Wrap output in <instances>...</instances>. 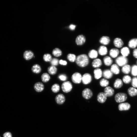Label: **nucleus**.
<instances>
[{
	"label": "nucleus",
	"instance_id": "obj_1",
	"mask_svg": "<svg viewBox=\"0 0 137 137\" xmlns=\"http://www.w3.org/2000/svg\"><path fill=\"white\" fill-rule=\"evenodd\" d=\"M75 62L78 66L81 68L86 67L89 64V57L85 54L79 55L76 57Z\"/></svg>",
	"mask_w": 137,
	"mask_h": 137
},
{
	"label": "nucleus",
	"instance_id": "obj_2",
	"mask_svg": "<svg viewBox=\"0 0 137 137\" xmlns=\"http://www.w3.org/2000/svg\"><path fill=\"white\" fill-rule=\"evenodd\" d=\"M128 96L126 94L122 92L117 93L115 95L114 98L116 102L118 103H120L126 101L127 99Z\"/></svg>",
	"mask_w": 137,
	"mask_h": 137
},
{
	"label": "nucleus",
	"instance_id": "obj_3",
	"mask_svg": "<svg viewBox=\"0 0 137 137\" xmlns=\"http://www.w3.org/2000/svg\"><path fill=\"white\" fill-rule=\"evenodd\" d=\"M128 61L126 57L121 56L117 57L115 62L119 66L123 67L128 64Z\"/></svg>",
	"mask_w": 137,
	"mask_h": 137
},
{
	"label": "nucleus",
	"instance_id": "obj_4",
	"mask_svg": "<svg viewBox=\"0 0 137 137\" xmlns=\"http://www.w3.org/2000/svg\"><path fill=\"white\" fill-rule=\"evenodd\" d=\"M73 88L72 85L69 81H66L63 83L62 85L63 91L65 93H68L70 92Z\"/></svg>",
	"mask_w": 137,
	"mask_h": 137
},
{
	"label": "nucleus",
	"instance_id": "obj_5",
	"mask_svg": "<svg viewBox=\"0 0 137 137\" xmlns=\"http://www.w3.org/2000/svg\"><path fill=\"white\" fill-rule=\"evenodd\" d=\"M82 76L80 73L76 72L73 73L71 76L72 82L75 84H80L82 82Z\"/></svg>",
	"mask_w": 137,
	"mask_h": 137
},
{
	"label": "nucleus",
	"instance_id": "obj_6",
	"mask_svg": "<svg viewBox=\"0 0 137 137\" xmlns=\"http://www.w3.org/2000/svg\"><path fill=\"white\" fill-rule=\"evenodd\" d=\"M92 77L89 73L84 74L82 76V82L85 85H87L90 84L92 82Z\"/></svg>",
	"mask_w": 137,
	"mask_h": 137
},
{
	"label": "nucleus",
	"instance_id": "obj_7",
	"mask_svg": "<svg viewBox=\"0 0 137 137\" xmlns=\"http://www.w3.org/2000/svg\"><path fill=\"white\" fill-rule=\"evenodd\" d=\"M82 94L84 98L88 100L91 99L93 94L92 91L90 89L86 88L83 91Z\"/></svg>",
	"mask_w": 137,
	"mask_h": 137
},
{
	"label": "nucleus",
	"instance_id": "obj_8",
	"mask_svg": "<svg viewBox=\"0 0 137 137\" xmlns=\"http://www.w3.org/2000/svg\"><path fill=\"white\" fill-rule=\"evenodd\" d=\"M65 97L64 95L60 94L57 95L55 97V100L56 103L58 104L62 105L65 102Z\"/></svg>",
	"mask_w": 137,
	"mask_h": 137
},
{
	"label": "nucleus",
	"instance_id": "obj_9",
	"mask_svg": "<svg viewBox=\"0 0 137 137\" xmlns=\"http://www.w3.org/2000/svg\"><path fill=\"white\" fill-rule=\"evenodd\" d=\"M104 92L107 97H110L113 95L114 91L113 88L111 87L107 86L105 88Z\"/></svg>",
	"mask_w": 137,
	"mask_h": 137
},
{
	"label": "nucleus",
	"instance_id": "obj_10",
	"mask_svg": "<svg viewBox=\"0 0 137 137\" xmlns=\"http://www.w3.org/2000/svg\"><path fill=\"white\" fill-rule=\"evenodd\" d=\"M86 41V38L83 35H80L78 36L76 40V43L78 45H82L84 44Z\"/></svg>",
	"mask_w": 137,
	"mask_h": 137
},
{
	"label": "nucleus",
	"instance_id": "obj_11",
	"mask_svg": "<svg viewBox=\"0 0 137 137\" xmlns=\"http://www.w3.org/2000/svg\"><path fill=\"white\" fill-rule=\"evenodd\" d=\"M107 97L104 92H101L98 94L97 99L99 102L103 103L105 102L107 99Z\"/></svg>",
	"mask_w": 137,
	"mask_h": 137
},
{
	"label": "nucleus",
	"instance_id": "obj_12",
	"mask_svg": "<svg viewBox=\"0 0 137 137\" xmlns=\"http://www.w3.org/2000/svg\"><path fill=\"white\" fill-rule=\"evenodd\" d=\"M94 76L95 79L96 80H99L103 76V72L101 68H96L93 71Z\"/></svg>",
	"mask_w": 137,
	"mask_h": 137
},
{
	"label": "nucleus",
	"instance_id": "obj_13",
	"mask_svg": "<svg viewBox=\"0 0 137 137\" xmlns=\"http://www.w3.org/2000/svg\"><path fill=\"white\" fill-rule=\"evenodd\" d=\"M34 88L35 90L37 92H40L43 91L44 89V86L42 82H38L34 85Z\"/></svg>",
	"mask_w": 137,
	"mask_h": 137
},
{
	"label": "nucleus",
	"instance_id": "obj_14",
	"mask_svg": "<svg viewBox=\"0 0 137 137\" xmlns=\"http://www.w3.org/2000/svg\"><path fill=\"white\" fill-rule=\"evenodd\" d=\"M131 107L130 104L128 103L120 104L118 106V109L120 111H126L129 110Z\"/></svg>",
	"mask_w": 137,
	"mask_h": 137
},
{
	"label": "nucleus",
	"instance_id": "obj_15",
	"mask_svg": "<svg viewBox=\"0 0 137 137\" xmlns=\"http://www.w3.org/2000/svg\"><path fill=\"white\" fill-rule=\"evenodd\" d=\"M113 74L109 69H106L104 70L103 72V76L107 79H111L113 76Z\"/></svg>",
	"mask_w": 137,
	"mask_h": 137
},
{
	"label": "nucleus",
	"instance_id": "obj_16",
	"mask_svg": "<svg viewBox=\"0 0 137 137\" xmlns=\"http://www.w3.org/2000/svg\"><path fill=\"white\" fill-rule=\"evenodd\" d=\"M102 65L101 60L99 58H96L92 62V66L93 67L97 68H99Z\"/></svg>",
	"mask_w": 137,
	"mask_h": 137
},
{
	"label": "nucleus",
	"instance_id": "obj_17",
	"mask_svg": "<svg viewBox=\"0 0 137 137\" xmlns=\"http://www.w3.org/2000/svg\"><path fill=\"white\" fill-rule=\"evenodd\" d=\"M110 70L113 74L115 75L119 74L120 72L119 66L115 64H113L111 65Z\"/></svg>",
	"mask_w": 137,
	"mask_h": 137
},
{
	"label": "nucleus",
	"instance_id": "obj_18",
	"mask_svg": "<svg viewBox=\"0 0 137 137\" xmlns=\"http://www.w3.org/2000/svg\"><path fill=\"white\" fill-rule=\"evenodd\" d=\"M103 60L104 65L107 66H111L113 62V61L112 58L109 56L105 57Z\"/></svg>",
	"mask_w": 137,
	"mask_h": 137
},
{
	"label": "nucleus",
	"instance_id": "obj_19",
	"mask_svg": "<svg viewBox=\"0 0 137 137\" xmlns=\"http://www.w3.org/2000/svg\"><path fill=\"white\" fill-rule=\"evenodd\" d=\"M119 53V51L118 49L113 48L110 50L109 54L111 58H114L118 56Z\"/></svg>",
	"mask_w": 137,
	"mask_h": 137
},
{
	"label": "nucleus",
	"instance_id": "obj_20",
	"mask_svg": "<svg viewBox=\"0 0 137 137\" xmlns=\"http://www.w3.org/2000/svg\"><path fill=\"white\" fill-rule=\"evenodd\" d=\"M114 43L115 47L119 48L122 47L124 44L123 42L121 39L118 38L114 39Z\"/></svg>",
	"mask_w": 137,
	"mask_h": 137
},
{
	"label": "nucleus",
	"instance_id": "obj_21",
	"mask_svg": "<svg viewBox=\"0 0 137 137\" xmlns=\"http://www.w3.org/2000/svg\"><path fill=\"white\" fill-rule=\"evenodd\" d=\"M34 56V53L30 51H27L24 53L23 57L25 60H29L33 57Z\"/></svg>",
	"mask_w": 137,
	"mask_h": 137
},
{
	"label": "nucleus",
	"instance_id": "obj_22",
	"mask_svg": "<svg viewBox=\"0 0 137 137\" xmlns=\"http://www.w3.org/2000/svg\"><path fill=\"white\" fill-rule=\"evenodd\" d=\"M123 85V82L122 80L118 78L115 80L114 84V87L115 89H118L122 87Z\"/></svg>",
	"mask_w": 137,
	"mask_h": 137
},
{
	"label": "nucleus",
	"instance_id": "obj_23",
	"mask_svg": "<svg viewBox=\"0 0 137 137\" xmlns=\"http://www.w3.org/2000/svg\"><path fill=\"white\" fill-rule=\"evenodd\" d=\"M99 41L101 44L104 45H108L110 42V38L108 36H103L100 38Z\"/></svg>",
	"mask_w": 137,
	"mask_h": 137
},
{
	"label": "nucleus",
	"instance_id": "obj_24",
	"mask_svg": "<svg viewBox=\"0 0 137 137\" xmlns=\"http://www.w3.org/2000/svg\"><path fill=\"white\" fill-rule=\"evenodd\" d=\"M32 72L34 73L38 74L41 72L42 68L40 65L38 64H35L32 67Z\"/></svg>",
	"mask_w": 137,
	"mask_h": 137
},
{
	"label": "nucleus",
	"instance_id": "obj_25",
	"mask_svg": "<svg viewBox=\"0 0 137 137\" xmlns=\"http://www.w3.org/2000/svg\"><path fill=\"white\" fill-rule=\"evenodd\" d=\"M107 53V48L106 47L103 46H100L98 50V53L100 55L102 56L105 55Z\"/></svg>",
	"mask_w": 137,
	"mask_h": 137
},
{
	"label": "nucleus",
	"instance_id": "obj_26",
	"mask_svg": "<svg viewBox=\"0 0 137 137\" xmlns=\"http://www.w3.org/2000/svg\"><path fill=\"white\" fill-rule=\"evenodd\" d=\"M131 67L129 65L127 64L122 67V71L125 74H129L131 71Z\"/></svg>",
	"mask_w": 137,
	"mask_h": 137
},
{
	"label": "nucleus",
	"instance_id": "obj_27",
	"mask_svg": "<svg viewBox=\"0 0 137 137\" xmlns=\"http://www.w3.org/2000/svg\"><path fill=\"white\" fill-rule=\"evenodd\" d=\"M88 55L90 58L92 59H95L98 56V52L96 50L92 49L89 51Z\"/></svg>",
	"mask_w": 137,
	"mask_h": 137
},
{
	"label": "nucleus",
	"instance_id": "obj_28",
	"mask_svg": "<svg viewBox=\"0 0 137 137\" xmlns=\"http://www.w3.org/2000/svg\"><path fill=\"white\" fill-rule=\"evenodd\" d=\"M120 52L122 56L125 57L128 56L130 53L129 48L128 47H126L122 48Z\"/></svg>",
	"mask_w": 137,
	"mask_h": 137
},
{
	"label": "nucleus",
	"instance_id": "obj_29",
	"mask_svg": "<svg viewBox=\"0 0 137 137\" xmlns=\"http://www.w3.org/2000/svg\"><path fill=\"white\" fill-rule=\"evenodd\" d=\"M47 71L49 73L52 75L56 74L57 71V68L55 66H51L48 68Z\"/></svg>",
	"mask_w": 137,
	"mask_h": 137
},
{
	"label": "nucleus",
	"instance_id": "obj_30",
	"mask_svg": "<svg viewBox=\"0 0 137 137\" xmlns=\"http://www.w3.org/2000/svg\"><path fill=\"white\" fill-rule=\"evenodd\" d=\"M129 47L132 48H135L137 46V38H134L130 40L128 44Z\"/></svg>",
	"mask_w": 137,
	"mask_h": 137
},
{
	"label": "nucleus",
	"instance_id": "obj_31",
	"mask_svg": "<svg viewBox=\"0 0 137 137\" xmlns=\"http://www.w3.org/2000/svg\"><path fill=\"white\" fill-rule=\"evenodd\" d=\"M129 95L131 97L137 95V90L133 87H130L128 90Z\"/></svg>",
	"mask_w": 137,
	"mask_h": 137
},
{
	"label": "nucleus",
	"instance_id": "obj_32",
	"mask_svg": "<svg viewBox=\"0 0 137 137\" xmlns=\"http://www.w3.org/2000/svg\"><path fill=\"white\" fill-rule=\"evenodd\" d=\"M41 79L43 82L46 83L49 81L50 79V77L48 73H44L41 76Z\"/></svg>",
	"mask_w": 137,
	"mask_h": 137
},
{
	"label": "nucleus",
	"instance_id": "obj_33",
	"mask_svg": "<svg viewBox=\"0 0 137 137\" xmlns=\"http://www.w3.org/2000/svg\"><path fill=\"white\" fill-rule=\"evenodd\" d=\"M110 82L108 80L103 78L101 79L100 82V84L101 86L102 87H106L108 86Z\"/></svg>",
	"mask_w": 137,
	"mask_h": 137
},
{
	"label": "nucleus",
	"instance_id": "obj_34",
	"mask_svg": "<svg viewBox=\"0 0 137 137\" xmlns=\"http://www.w3.org/2000/svg\"><path fill=\"white\" fill-rule=\"evenodd\" d=\"M52 54L55 56L59 57L62 55V52L60 49L56 48L53 50L52 51Z\"/></svg>",
	"mask_w": 137,
	"mask_h": 137
},
{
	"label": "nucleus",
	"instance_id": "obj_35",
	"mask_svg": "<svg viewBox=\"0 0 137 137\" xmlns=\"http://www.w3.org/2000/svg\"><path fill=\"white\" fill-rule=\"evenodd\" d=\"M51 90L54 93H56L59 91L60 90V86L57 84H55L53 85L51 87Z\"/></svg>",
	"mask_w": 137,
	"mask_h": 137
},
{
	"label": "nucleus",
	"instance_id": "obj_36",
	"mask_svg": "<svg viewBox=\"0 0 137 137\" xmlns=\"http://www.w3.org/2000/svg\"><path fill=\"white\" fill-rule=\"evenodd\" d=\"M123 82L126 84H129L132 81L131 77L128 75H126L124 76L122 79Z\"/></svg>",
	"mask_w": 137,
	"mask_h": 137
},
{
	"label": "nucleus",
	"instance_id": "obj_37",
	"mask_svg": "<svg viewBox=\"0 0 137 137\" xmlns=\"http://www.w3.org/2000/svg\"><path fill=\"white\" fill-rule=\"evenodd\" d=\"M76 57L75 54H68L67 56L68 60L71 62H75Z\"/></svg>",
	"mask_w": 137,
	"mask_h": 137
},
{
	"label": "nucleus",
	"instance_id": "obj_38",
	"mask_svg": "<svg viewBox=\"0 0 137 137\" xmlns=\"http://www.w3.org/2000/svg\"><path fill=\"white\" fill-rule=\"evenodd\" d=\"M43 58L44 61L46 62H50L52 59V56L49 54H45Z\"/></svg>",
	"mask_w": 137,
	"mask_h": 137
},
{
	"label": "nucleus",
	"instance_id": "obj_39",
	"mask_svg": "<svg viewBox=\"0 0 137 137\" xmlns=\"http://www.w3.org/2000/svg\"><path fill=\"white\" fill-rule=\"evenodd\" d=\"M132 75L134 76H137V65H134L131 68Z\"/></svg>",
	"mask_w": 137,
	"mask_h": 137
},
{
	"label": "nucleus",
	"instance_id": "obj_40",
	"mask_svg": "<svg viewBox=\"0 0 137 137\" xmlns=\"http://www.w3.org/2000/svg\"><path fill=\"white\" fill-rule=\"evenodd\" d=\"M52 66H58L59 63V61L56 58H53L50 62Z\"/></svg>",
	"mask_w": 137,
	"mask_h": 137
},
{
	"label": "nucleus",
	"instance_id": "obj_41",
	"mask_svg": "<svg viewBox=\"0 0 137 137\" xmlns=\"http://www.w3.org/2000/svg\"><path fill=\"white\" fill-rule=\"evenodd\" d=\"M59 79L63 81H66L67 79V77L66 75L65 74H61L58 76Z\"/></svg>",
	"mask_w": 137,
	"mask_h": 137
},
{
	"label": "nucleus",
	"instance_id": "obj_42",
	"mask_svg": "<svg viewBox=\"0 0 137 137\" xmlns=\"http://www.w3.org/2000/svg\"><path fill=\"white\" fill-rule=\"evenodd\" d=\"M132 85L133 87L137 88V77H135L132 79Z\"/></svg>",
	"mask_w": 137,
	"mask_h": 137
},
{
	"label": "nucleus",
	"instance_id": "obj_43",
	"mask_svg": "<svg viewBox=\"0 0 137 137\" xmlns=\"http://www.w3.org/2000/svg\"><path fill=\"white\" fill-rule=\"evenodd\" d=\"M3 136V137H12V134L9 132H7L4 133Z\"/></svg>",
	"mask_w": 137,
	"mask_h": 137
},
{
	"label": "nucleus",
	"instance_id": "obj_44",
	"mask_svg": "<svg viewBox=\"0 0 137 137\" xmlns=\"http://www.w3.org/2000/svg\"><path fill=\"white\" fill-rule=\"evenodd\" d=\"M59 64L61 65L65 66L67 65V63L66 61L61 60L59 61Z\"/></svg>",
	"mask_w": 137,
	"mask_h": 137
},
{
	"label": "nucleus",
	"instance_id": "obj_45",
	"mask_svg": "<svg viewBox=\"0 0 137 137\" xmlns=\"http://www.w3.org/2000/svg\"><path fill=\"white\" fill-rule=\"evenodd\" d=\"M134 56L136 58H137V48L135 49L133 52Z\"/></svg>",
	"mask_w": 137,
	"mask_h": 137
},
{
	"label": "nucleus",
	"instance_id": "obj_46",
	"mask_svg": "<svg viewBox=\"0 0 137 137\" xmlns=\"http://www.w3.org/2000/svg\"><path fill=\"white\" fill-rule=\"evenodd\" d=\"M76 26L74 24H71L69 26V28L71 30H75Z\"/></svg>",
	"mask_w": 137,
	"mask_h": 137
},
{
	"label": "nucleus",
	"instance_id": "obj_47",
	"mask_svg": "<svg viewBox=\"0 0 137 137\" xmlns=\"http://www.w3.org/2000/svg\"></svg>",
	"mask_w": 137,
	"mask_h": 137
},
{
	"label": "nucleus",
	"instance_id": "obj_48",
	"mask_svg": "<svg viewBox=\"0 0 137 137\" xmlns=\"http://www.w3.org/2000/svg\"><path fill=\"white\" fill-rule=\"evenodd\" d=\"M0 137H1L0 136Z\"/></svg>",
	"mask_w": 137,
	"mask_h": 137
}]
</instances>
